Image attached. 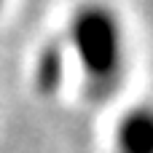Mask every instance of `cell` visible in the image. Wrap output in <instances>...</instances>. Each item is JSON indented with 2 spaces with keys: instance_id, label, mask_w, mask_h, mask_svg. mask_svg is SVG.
Returning a JSON list of instances; mask_svg holds the SVG:
<instances>
[{
  "instance_id": "6da1fadb",
  "label": "cell",
  "mask_w": 153,
  "mask_h": 153,
  "mask_svg": "<svg viewBox=\"0 0 153 153\" xmlns=\"http://www.w3.org/2000/svg\"><path fill=\"white\" fill-rule=\"evenodd\" d=\"M70 56L83 75V91L91 102H110L126 78V32L121 16L100 0L81 3L65 32Z\"/></svg>"
},
{
  "instance_id": "7a4b0ae2",
  "label": "cell",
  "mask_w": 153,
  "mask_h": 153,
  "mask_svg": "<svg viewBox=\"0 0 153 153\" xmlns=\"http://www.w3.org/2000/svg\"><path fill=\"white\" fill-rule=\"evenodd\" d=\"M116 153H153V105L129 108L116 126Z\"/></svg>"
},
{
  "instance_id": "3957f363",
  "label": "cell",
  "mask_w": 153,
  "mask_h": 153,
  "mask_svg": "<svg viewBox=\"0 0 153 153\" xmlns=\"http://www.w3.org/2000/svg\"><path fill=\"white\" fill-rule=\"evenodd\" d=\"M67 43L65 40H48L35 59V70H32V81L38 94H56L62 81H65V62H67Z\"/></svg>"
},
{
  "instance_id": "277c9868",
  "label": "cell",
  "mask_w": 153,
  "mask_h": 153,
  "mask_svg": "<svg viewBox=\"0 0 153 153\" xmlns=\"http://www.w3.org/2000/svg\"><path fill=\"white\" fill-rule=\"evenodd\" d=\"M3 5H5V0H0V11H3Z\"/></svg>"
}]
</instances>
